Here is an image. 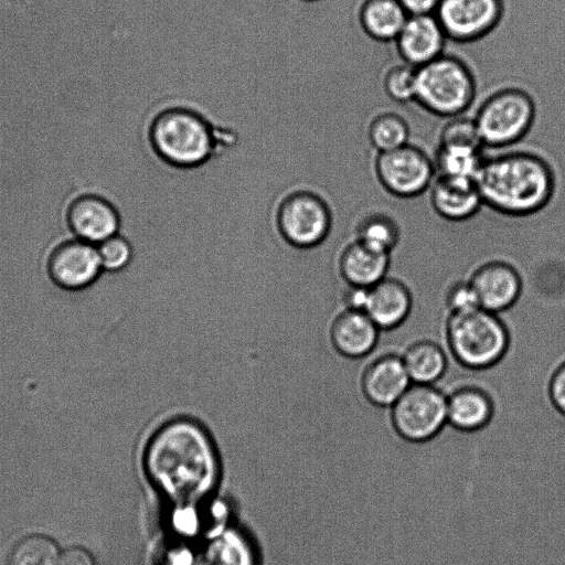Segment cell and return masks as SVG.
Wrapping results in <instances>:
<instances>
[{
  "mask_svg": "<svg viewBox=\"0 0 565 565\" xmlns=\"http://www.w3.org/2000/svg\"><path fill=\"white\" fill-rule=\"evenodd\" d=\"M143 461L153 483L177 501H194L211 490L218 469L216 443L196 417L174 415L148 435Z\"/></svg>",
  "mask_w": 565,
  "mask_h": 565,
  "instance_id": "6da1fadb",
  "label": "cell"
},
{
  "mask_svg": "<svg viewBox=\"0 0 565 565\" xmlns=\"http://www.w3.org/2000/svg\"><path fill=\"white\" fill-rule=\"evenodd\" d=\"M475 181L483 205L512 217L542 211L552 201L556 186L551 163L527 150L484 157Z\"/></svg>",
  "mask_w": 565,
  "mask_h": 565,
  "instance_id": "7a4b0ae2",
  "label": "cell"
},
{
  "mask_svg": "<svg viewBox=\"0 0 565 565\" xmlns=\"http://www.w3.org/2000/svg\"><path fill=\"white\" fill-rule=\"evenodd\" d=\"M147 138L161 162L180 170L206 164L236 140L232 130L215 126L201 111L181 105L156 113L149 122Z\"/></svg>",
  "mask_w": 565,
  "mask_h": 565,
  "instance_id": "3957f363",
  "label": "cell"
},
{
  "mask_svg": "<svg viewBox=\"0 0 565 565\" xmlns=\"http://www.w3.org/2000/svg\"><path fill=\"white\" fill-rule=\"evenodd\" d=\"M445 338L455 361L472 371L495 366L507 355L511 342L501 317L482 308L448 313Z\"/></svg>",
  "mask_w": 565,
  "mask_h": 565,
  "instance_id": "277c9868",
  "label": "cell"
},
{
  "mask_svg": "<svg viewBox=\"0 0 565 565\" xmlns=\"http://www.w3.org/2000/svg\"><path fill=\"white\" fill-rule=\"evenodd\" d=\"M477 82L461 58L444 53L417 67L415 102L426 111L443 118L462 115L472 105Z\"/></svg>",
  "mask_w": 565,
  "mask_h": 565,
  "instance_id": "5b68a950",
  "label": "cell"
},
{
  "mask_svg": "<svg viewBox=\"0 0 565 565\" xmlns=\"http://www.w3.org/2000/svg\"><path fill=\"white\" fill-rule=\"evenodd\" d=\"M536 115L533 97L520 87H503L484 98L473 117L484 147L501 149L522 140Z\"/></svg>",
  "mask_w": 565,
  "mask_h": 565,
  "instance_id": "8992f818",
  "label": "cell"
},
{
  "mask_svg": "<svg viewBox=\"0 0 565 565\" xmlns=\"http://www.w3.org/2000/svg\"><path fill=\"white\" fill-rule=\"evenodd\" d=\"M274 220L280 236L298 248L322 244L335 223L327 199L308 189L294 190L284 195L274 209Z\"/></svg>",
  "mask_w": 565,
  "mask_h": 565,
  "instance_id": "52a82bcc",
  "label": "cell"
},
{
  "mask_svg": "<svg viewBox=\"0 0 565 565\" xmlns=\"http://www.w3.org/2000/svg\"><path fill=\"white\" fill-rule=\"evenodd\" d=\"M447 394L436 385L412 384L390 407L395 433L409 443H425L447 425Z\"/></svg>",
  "mask_w": 565,
  "mask_h": 565,
  "instance_id": "ba28073f",
  "label": "cell"
},
{
  "mask_svg": "<svg viewBox=\"0 0 565 565\" xmlns=\"http://www.w3.org/2000/svg\"><path fill=\"white\" fill-rule=\"evenodd\" d=\"M374 173L382 188L399 199H413L423 194L436 178L433 158L411 142L377 153Z\"/></svg>",
  "mask_w": 565,
  "mask_h": 565,
  "instance_id": "9c48e42d",
  "label": "cell"
},
{
  "mask_svg": "<svg viewBox=\"0 0 565 565\" xmlns=\"http://www.w3.org/2000/svg\"><path fill=\"white\" fill-rule=\"evenodd\" d=\"M448 40L478 41L491 33L504 14L503 0H440L435 13Z\"/></svg>",
  "mask_w": 565,
  "mask_h": 565,
  "instance_id": "30bf717a",
  "label": "cell"
},
{
  "mask_svg": "<svg viewBox=\"0 0 565 565\" xmlns=\"http://www.w3.org/2000/svg\"><path fill=\"white\" fill-rule=\"evenodd\" d=\"M46 273L57 288L77 292L92 287L104 270L97 246L74 238L52 249L46 260Z\"/></svg>",
  "mask_w": 565,
  "mask_h": 565,
  "instance_id": "8fae6325",
  "label": "cell"
},
{
  "mask_svg": "<svg viewBox=\"0 0 565 565\" xmlns=\"http://www.w3.org/2000/svg\"><path fill=\"white\" fill-rule=\"evenodd\" d=\"M66 223L75 238L97 246L120 233L122 220L109 200L97 194H83L70 203Z\"/></svg>",
  "mask_w": 565,
  "mask_h": 565,
  "instance_id": "7c38bea8",
  "label": "cell"
},
{
  "mask_svg": "<svg viewBox=\"0 0 565 565\" xmlns=\"http://www.w3.org/2000/svg\"><path fill=\"white\" fill-rule=\"evenodd\" d=\"M469 281L480 308L500 315L512 308L522 294V278L514 266L504 260H489L478 266Z\"/></svg>",
  "mask_w": 565,
  "mask_h": 565,
  "instance_id": "4fadbf2b",
  "label": "cell"
},
{
  "mask_svg": "<svg viewBox=\"0 0 565 565\" xmlns=\"http://www.w3.org/2000/svg\"><path fill=\"white\" fill-rule=\"evenodd\" d=\"M401 354L387 352L370 361L360 375V391L367 403L390 408L412 385Z\"/></svg>",
  "mask_w": 565,
  "mask_h": 565,
  "instance_id": "5bb4252c",
  "label": "cell"
},
{
  "mask_svg": "<svg viewBox=\"0 0 565 565\" xmlns=\"http://www.w3.org/2000/svg\"><path fill=\"white\" fill-rule=\"evenodd\" d=\"M447 40L433 13L408 15L394 42L402 62L420 67L444 54Z\"/></svg>",
  "mask_w": 565,
  "mask_h": 565,
  "instance_id": "9a60e30c",
  "label": "cell"
},
{
  "mask_svg": "<svg viewBox=\"0 0 565 565\" xmlns=\"http://www.w3.org/2000/svg\"><path fill=\"white\" fill-rule=\"evenodd\" d=\"M381 330L363 311L341 309L329 327L333 349L344 359L366 358L377 345Z\"/></svg>",
  "mask_w": 565,
  "mask_h": 565,
  "instance_id": "2e32d148",
  "label": "cell"
},
{
  "mask_svg": "<svg viewBox=\"0 0 565 565\" xmlns=\"http://www.w3.org/2000/svg\"><path fill=\"white\" fill-rule=\"evenodd\" d=\"M429 189L433 210L449 222L468 221L483 206L475 180L436 175Z\"/></svg>",
  "mask_w": 565,
  "mask_h": 565,
  "instance_id": "e0dca14e",
  "label": "cell"
},
{
  "mask_svg": "<svg viewBox=\"0 0 565 565\" xmlns=\"http://www.w3.org/2000/svg\"><path fill=\"white\" fill-rule=\"evenodd\" d=\"M413 308L411 289L402 280L386 276L369 289L365 313L381 331L401 327Z\"/></svg>",
  "mask_w": 565,
  "mask_h": 565,
  "instance_id": "ac0fdd59",
  "label": "cell"
},
{
  "mask_svg": "<svg viewBox=\"0 0 565 565\" xmlns=\"http://www.w3.org/2000/svg\"><path fill=\"white\" fill-rule=\"evenodd\" d=\"M447 424L463 433L487 427L494 416L491 395L476 385H461L447 394Z\"/></svg>",
  "mask_w": 565,
  "mask_h": 565,
  "instance_id": "d6986e66",
  "label": "cell"
},
{
  "mask_svg": "<svg viewBox=\"0 0 565 565\" xmlns=\"http://www.w3.org/2000/svg\"><path fill=\"white\" fill-rule=\"evenodd\" d=\"M390 255L375 250L353 237L340 250L338 270L347 285L371 288L387 276Z\"/></svg>",
  "mask_w": 565,
  "mask_h": 565,
  "instance_id": "ffe728a7",
  "label": "cell"
},
{
  "mask_svg": "<svg viewBox=\"0 0 565 565\" xmlns=\"http://www.w3.org/2000/svg\"><path fill=\"white\" fill-rule=\"evenodd\" d=\"M358 17L370 39L386 43L395 41L408 14L398 0H364Z\"/></svg>",
  "mask_w": 565,
  "mask_h": 565,
  "instance_id": "44dd1931",
  "label": "cell"
},
{
  "mask_svg": "<svg viewBox=\"0 0 565 565\" xmlns=\"http://www.w3.org/2000/svg\"><path fill=\"white\" fill-rule=\"evenodd\" d=\"M401 355L413 384L435 385L448 367L445 350L431 340H417Z\"/></svg>",
  "mask_w": 565,
  "mask_h": 565,
  "instance_id": "7402d4cb",
  "label": "cell"
},
{
  "mask_svg": "<svg viewBox=\"0 0 565 565\" xmlns=\"http://www.w3.org/2000/svg\"><path fill=\"white\" fill-rule=\"evenodd\" d=\"M483 159L480 148L437 146L433 160L436 175L476 180Z\"/></svg>",
  "mask_w": 565,
  "mask_h": 565,
  "instance_id": "603a6c76",
  "label": "cell"
},
{
  "mask_svg": "<svg viewBox=\"0 0 565 565\" xmlns=\"http://www.w3.org/2000/svg\"><path fill=\"white\" fill-rule=\"evenodd\" d=\"M354 238L375 250L391 254L399 242L401 228L391 215L373 212L358 222Z\"/></svg>",
  "mask_w": 565,
  "mask_h": 565,
  "instance_id": "cb8c5ba5",
  "label": "cell"
},
{
  "mask_svg": "<svg viewBox=\"0 0 565 565\" xmlns=\"http://www.w3.org/2000/svg\"><path fill=\"white\" fill-rule=\"evenodd\" d=\"M411 129L406 119L394 111L375 115L367 127V139L377 153L397 149L409 142Z\"/></svg>",
  "mask_w": 565,
  "mask_h": 565,
  "instance_id": "d4e9b609",
  "label": "cell"
},
{
  "mask_svg": "<svg viewBox=\"0 0 565 565\" xmlns=\"http://www.w3.org/2000/svg\"><path fill=\"white\" fill-rule=\"evenodd\" d=\"M58 548L54 541L43 535H29L12 547L8 565H56Z\"/></svg>",
  "mask_w": 565,
  "mask_h": 565,
  "instance_id": "484cf974",
  "label": "cell"
},
{
  "mask_svg": "<svg viewBox=\"0 0 565 565\" xmlns=\"http://www.w3.org/2000/svg\"><path fill=\"white\" fill-rule=\"evenodd\" d=\"M417 67L407 63L391 66L383 75V89L387 97L398 104L415 102Z\"/></svg>",
  "mask_w": 565,
  "mask_h": 565,
  "instance_id": "4316f807",
  "label": "cell"
},
{
  "mask_svg": "<svg viewBox=\"0 0 565 565\" xmlns=\"http://www.w3.org/2000/svg\"><path fill=\"white\" fill-rule=\"evenodd\" d=\"M437 146H459L483 149L473 118L462 115L447 118L439 131Z\"/></svg>",
  "mask_w": 565,
  "mask_h": 565,
  "instance_id": "83f0119b",
  "label": "cell"
},
{
  "mask_svg": "<svg viewBox=\"0 0 565 565\" xmlns=\"http://www.w3.org/2000/svg\"><path fill=\"white\" fill-rule=\"evenodd\" d=\"M104 273L118 274L129 267L134 259V246L129 238L116 234L97 245Z\"/></svg>",
  "mask_w": 565,
  "mask_h": 565,
  "instance_id": "f1b7e54d",
  "label": "cell"
},
{
  "mask_svg": "<svg viewBox=\"0 0 565 565\" xmlns=\"http://www.w3.org/2000/svg\"><path fill=\"white\" fill-rule=\"evenodd\" d=\"M448 313H463L480 308L473 287L468 280H457L445 295Z\"/></svg>",
  "mask_w": 565,
  "mask_h": 565,
  "instance_id": "f546056e",
  "label": "cell"
},
{
  "mask_svg": "<svg viewBox=\"0 0 565 565\" xmlns=\"http://www.w3.org/2000/svg\"><path fill=\"white\" fill-rule=\"evenodd\" d=\"M546 394L552 408L565 417V358L552 369L546 384Z\"/></svg>",
  "mask_w": 565,
  "mask_h": 565,
  "instance_id": "4dcf8cb0",
  "label": "cell"
},
{
  "mask_svg": "<svg viewBox=\"0 0 565 565\" xmlns=\"http://www.w3.org/2000/svg\"><path fill=\"white\" fill-rule=\"evenodd\" d=\"M369 289L370 288L350 286L345 284L341 292V303L343 309L365 312Z\"/></svg>",
  "mask_w": 565,
  "mask_h": 565,
  "instance_id": "1f68e13d",
  "label": "cell"
},
{
  "mask_svg": "<svg viewBox=\"0 0 565 565\" xmlns=\"http://www.w3.org/2000/svg\"><path fill=\"white\" fill-rule=\"evenodd\" d=\"M56 565H95L92 555L81 547H71L63 552Z\"/></svg>",
  "mask_w": 565,
  "mask_h": 565,
  "instance_id": "d6a6232c",
  "label": "cell"
},
{
  "mask_svg": "<svg viewBox=\"0 0 565 565\" xmlns=\"http://www.w3.org/2000/svg\"><path fill=\"white\" fill-rule=\"evenodd\" d=\"M408 15L433 14L440 0H398Z\"/></svg>",
  "mask_w": 565,
  "mask_h": 565,
  "instance_id": "836d02e7",
  "label": "cell"
},
{
  "mask_svg": "<svg viewBox=\"0 0 565 565\" xmlns=\"http://www.w3.org/2000/svg\"><path fill=\"white\" fill-rule=\"evenodd\" d=\"M301 1H306V2H315V1H319V0H301Z\"/></svg>",
  "mask_w": 565,
  "mask_h": 565,
  "instance_id": "e575fe53",
  "label": "cell"
}]
</instances>
